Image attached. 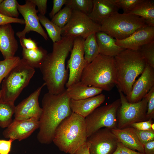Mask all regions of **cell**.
Returning <instances> with one entry per match:
<instances>
[{"instance_id":"36","label":"cell","mask_w":154,"mask_h":154,"mask_svg":"<svg viewBox=\"0 0 154 154\" xmlns=\"http://www.w3.org/2000/svg\"><path fill=\"white\" fill-rule=\"evenodd\" d=\"M134 129L138 138L143 145L149 141L154 140V131Z\"/></svg>"},{"instance_id":"23","label":"cell","mask_w":154,"mask_h":154,"mask_svg":"<svg viewBox=\"0 0 154 154\" xmlns=\"http://www.w3.org/2000/svg\"><path fill=\"white\" fill-rule=\"evenodd\" d=\"M103 90L93 86L85 85L80 81L66 89L67 96L70 99L78 100L92 97L102 93Z\"/></svg>"},{"instance_id":"3","label":"cell","mask_w":154,"mask_h":154,"mask_svg":"<svg viewBox=\"0 0 154 154\" xmlns=\"http://www.w3.org/2000/svg\"><path fill=\"white\" fill-rule=\"evenodd\" d=\"M87 138L85 118L72 112L58 126L52 142L60 151L74 154Z\"/></svg>"},{"instance_id":"16","label":"cell","mask_w":154,"mask_h":154,"mask_svg":"<svg viewBox=\"0 0 154 154\" xmlns=\"http://www.w3.org/2000/svg\"><path fill=\"white\" fill-rule=\"evenodd\" d=\"M154 86V68L147 64L141 76L135 81L129 94L125 96L131 103L138 102Z\"/></svg>"},{"instance_id":"26","label":"cell","mask_w":154,"mask_h":154,"mask_svg":"<svg viewBox=\"0 0 154 154\" xmlns=\"http://www.w3.org/2000/svg\"><path fill=\"white\" fill-rule=\"evenodd\" d=\"M84 57L88 63L93 61L100 54L96 37V33L91 34L84 40Z\"/></svg>"},{"instance_id":"41","label":"cell","mask_w":154,"mask_h":154,"mask_svg":"<svg viewBox=\"0 0 154 154\" xmlns=\"http://www.w3.org/2000/svg\"><path fill=\"white\" fill-rule=\"evenodd\" d=\"M67 0H53V6L52 9L49 14L51 19L61 10L62 6L65 5Z\"/></svg>"},{"instance_id":"44","label":"cell","mask_w":154,"mask_h":154,"mask_svg":"<svg viewBox=\"0 0 154 154\" xmlns=\"http://www.w3.org/2000/svg\"><path fill=\"white\" fill-rule=\"evenodd\" d=\"M143 146L144 154H154V140L146 143Z\"/></svg>"},{"instance_id":"4","label":"cell","mask_w":154,"mask_h":154,"mask_svg":"<svg viewBox=\"0 0 154 154\" xmlns=\"http://www.w3.org/2000/svg\"><path fill=\"white\" fill-rule=\"evenodd\" d=\"M80 82L89 86L111 90L117 83L114 57L100 53L84 68Z\"/></svg>"},{"instance_id":"37","label":"cell","mask_w":154,"mask_h":154,"mask_svg":"<svg viewBox=\"0 0 154 154\" xmlns=\"http://www.w3.org/2000/svg\"><path fill=\"white\" fill-rule=\"evenodd\" d=\"M153 123L152 119L133 123L130 127H132L135 129L141 131H153L151 127V124Z\"/></svg>"},{"instance_id":"29","label":"cell","mask_w":154,"mask_h":154,"mask_svg":"<svg viewBox=\"0 0 154 154\" xmlns=\"http://www.w3.org/2000/svg\"><path fill=\"white\" fill-rule=\"evenodd\" d=\"M65 5L72 10L80 11L88 15L92 9L93 0H67Z\"/></svg>"},{"instance_id":"6","label":"cell","mask_w":154,"mask_h":154,"mask_svg":"<svg viewBox=\"0 0 154 154\" xmlns=\"http://www.w3.org/2000/svg\"><path fill=\"white\" fill-rule=\"evenodd\" d=\"M35 72V68L23 58L21 59L2 82L0 101L14 103L23 89L29 84Z\"/></svg>"},{"instance_id":"9","label":"cell","mask_w":154,"mask_h":154,"mask_svg":"<svg viewBox=\"0 0 154 154\" xmlns=\"http://www.w3.org/2000/svg\"><path fill=\"white\" fill-rule=\"evenodd\" d=\"M120 104L117 112V128L130 127L132 123L147 120L146 113L147 101L145 97L135 103L129 102L124 94L118 91Z\"/></svg>"},{"instance_id":"10","label":"cell","mask_w":154,"mask_h":154,"mask_svg":"<svg viewBox=\"0 0 154 154\" xmlns=\"http://www.w3.org/2000/svg\"><path fill=\"white\" fill-rule=\"evenodd\" d=\"M100 25L85 14L72 10L68 23L61 29L62 37H80L85 39L91 34L100 31Z\"/></svg>"},{"instance_id":"17","label":"cell","mask_w":154,"mask_h":154,"mask_svg":"<svg viewBox=\"0 0 154 154\" xmlns=\"http://www.w3.org/2000/svg\"><path fill=\"white\" fill-rule=\"evenodd\" d=\"M154 41V27L149 25L137 29L128 37L116 40V44L124 49L138 50L141 46Z\"/></svg>"},{"instance_id":"40","label":"cell","mask_w":154,"mask_h":154,"mask_svg":"<svg viewBox=\"0 0 154 154\" xmlns=\"http://www.w3.org/2000/svg\"><path fill=\"white\" fill-rule=\"evenodd\" d=\"M112 154H144L137 152L126 147L121 143L118 142L117 148Z\"/></svg>"},{"instance_id":"15","label":"cell","mask_w":154,"mask_h":154,"mask_svg":"<svg viewBox=\"0 0 154 154\" xmlns=\"http://www.w3.org/2000/svg\"><path fill=\"white\" fill-rule=\"evenodd\" d=\"M39 127V119L36 117L21 120L15 119L3 135L6 138L20 141L29 137Z\"/></svg>"},{"instance_id":"28","label":"cell","mask_w":154,"mask_h":154,"mask_svg":"<svg viewBox=\"0 0 154 154\" xmlns=\"http://www.w3.org/2000/svg\"><path fill=\"white\" fill-rule=\"evenodd\" d=\"M15 107L14 103L0 101V127L7 128L12 123Z\"/></svg>"},{"instance_id":"27","label":"cell","mask_w":154,"mask_h":154,"mask_svg":"<svg viewBox=\"0 0 154 154\" xmlns=\"http://www.w3.org/2000/svg\"><path fill=\"white\" fill-rule=\"evenodd\" d=\"M38 16L40 23L45 28L53 43L60 40L62 37V29L50 20L45 15L39 14Z\"/></svg>"},{"instance_id":"25","label":"cell","mask_w":154,"mask_h":154,"mask_svg":"<svg viewBox=\"0 0 154 154\" xmlns=\"http://www.w3.org/2000/svg\"><path fill=\"white\" fill-rule=\"evenodd\" d=\"M48 52L41 46L35 49L23 48V59L30 66L40 68L48 54Z\"/></svg>"},{"instance_id":"38","label":"cell","mask_w":154,"mask_h":154,"mask_svg":"<svg viewBox=\"0 0 154 154\" xmlns=\"http://www.w3.org/2000/svg\"><path fill=\"white\" fill-rule=\"evenodd\" d=\"M12 23H19L21 25L25 24L23 19L10 17L0 13V26Z\"/></svg>"},{"instance_id":"19","label":"cell","mask_w":154,"mask_h":154,"mask_svg":"<svg viewBox=\"0 0 154 154\" xmlns=\"http://www.w3.org/2000/svg\"><path fill=\"white\" fill-rule=\"evenodd\" d=\"M14 34L11 24L0 26V51L4 59L15 56L18 49Z\"/></svg>"},{"instance_id":"30","label":"cell","mask_w":154,"mask_h":154,"mask_svg":"<svg viewBox=\"0 0 154 154\" xmlns=\"http://www.w3.org/2000/svg\"><path fill=\"white\" fill-rule=\"evenodd\" d=\"M16 0H4L0 4V13L13 18H18L19 13Z\"/></svg>"},{"instance_id":"47","label":"cell","mask_w":154,"mask_h":154,"mask_svg":"<svg viewBox=\"0 0 154 154\" xmlns=\"http://www.w3.org/2000/svg\"><path fill=\"white\" fill-rule=\"evenodd\" d=\"M1 90H0V99L1 97Z\"/></svg>"},{"instance_id":"39","label":"cell","mask_w":154,"mask_h":154,"mask_svg":"<svg viewBox=\"0 0 154 154\" xmlns=\"http://www.w3.org/2000/svg\"><path fill=\"white\" fill-rule=\"evenodd\" d=\"M19 41L23 48L28 49H35L38 47L37 43L31 38L26 37L19 38Z\"/></svg>"},{"instance_id":"13","label":"cell","mask_w":154,"mask_h":154,"mask_svg":"<svg viewBox=\"0 0 154 154\" xmlns=\"http://www.w3.org/2000/svg\"><path fill=\"white\" fill-rule=\"evenodd\" d=\"M36 6L31 0L26 1L23 5L17 4L19 12L23 16L25 22V27L23 30L16 33V36L19 38L25 37L26 35L31 31L36 32L41 35L46 40L48 39L47 34L41 25L36 9Z\"/></svg>"},{"instance_id":"11","label":"cell","mask_w":154,"mask_h":154,"mask_svg":"<svg viewBox=\"0 0 154 154\" xmlns=\"http://www.w3.org/2000/svg\"><path fill=\"white\" fill-rule=\"evenodd\" d=\"M84 40L80 37H75L74 39L70 56L67 65V69L69 71L65 85L67 88L80 81L83 71L88 64L84 57Z\"/></svg>"},{"instance_id":"8","label":"cell","mask_w":154,"mask_h":154,"mask_svg":"<svg viewBox=\"0 0 154 154\" xmlns=\"http://www.w3.org/2000/svg\"><path fill=\"white\" fill-rule=\"evenodd\" d=\"M120 104V99H118L98 107L85 118L87 137L102 128H117V112Z\"/></svg>"},{"instance_id":"43","label":"cell","mask_w":154,"mask_h":154,"mask_svg":"<svg viewBox=\"0 0 154 154\" xmlns=\"http://www.w3.org/2000/svg\"><path fill=\"white\" fill-rule=\"evenodd\" d=\"M37 6L38 8V11L39 14L43 15H45L47 11V0H31Z\"/></svg>"},{"instance_id":"1","label":"cell","mask_w":154,"mask_h":154,"mask_svg":"<svg viewBox=\"0 0 154 154\" xmlns=\"http://www.w3.org/2000/svg\"><path fill=\"white\" fill-rule=\"evenodd\" d=\"M74 37H62L53 43L52 52L48 53L39 68L48 92L57 94L64 92L68 78L66 60L71 52Z\"/></svg>"},{"instance_id":"33","label":"cell","mask_w":154,"mask_h":154,"mask_svg":"<svg viewBox=\"0 0 154 154\" xmlns=\"http://www.w3.org/2000/svg\"><path fill=\"white\" fill-rule=\"evenodd\" d=\"M138 50L147 64L154 68V41L141 46Z\"/></svg>"},{"instance_id":"46","label":"cell","mask_w":154,"mask_h":154,"mask_svg":"<svg viewBox=\"0 0 154 154\" xmlns=\"http://www.w3.org/2000/svg\"><path fill=\"white\" fill-rule=\"evenodd\" d=\"M151 127L152 130L154 131V123H153L151 124Z\"/></svg>"},{"instance_id":"18","label":"cell","mask_w":154,"mask_h":154,"mask_svg":"<svg viewBox=\"0 0 154 154\" xmlns=\"http://www.w3.org/2000/svg\"><path fill=\"white\" fill-rule=\"evenodd\" d=\"M92 11L88 15L94 22L101 25L106 19L118 12L115 0H93Z\"/></svg>"},{"instance_id":"31","label":"cell","mask_w":154,"mask_h":154,"mask_svg":"<svg viewBox=\"0 0 154 154\" xmlns=\"http://www.w3.org/2000/svg\"><path fill=\"white\" fill-rule=\"evenodd\" d=\"M21 59L18 56L0 60V88L4 79L11 70L19 62Z\"/></svg>"},{"instance_id":"34","label":"cell","mask_w":154,"mask_h":154,"mask_svg":"<svg viewBox=\"0 0 154 154\" xmlns=\"http://www.w3.org/2000/svg\"><path fill=\"white\" fill-rule=\"evenodd\" d=\"M143 0H115L118 8L123 10V13H129Z\"/></svg>"},{"instance_id":"42","label":"cell","mask_w":154,"mask_h":154,"mask_svg":"<svg viewBox=\"0 0 154 154\" xmlns=\"http://www.w3.org/2000/svg\"><path fill=\"white\" fill-rule=\"evenodd\" d=\"M14 140L12 139L8 140H0V154H9L11 151L12 143Z\"/></svg>"},{"instance_id":"35","label":"cell","mask_w":154,"mask_h":154,"mask_svg":"<svg viewBox=\"0 0 154 154\" xmlns=\"http://www.w3.org/2000/svg\"><path fill=\"white\" fill-rule=\"evenodd\" d=\"M144 97L147 101L146 117L147 120L152 119L154 117V86L151 88Z\"/></svg>"},{"instance_id":"2","label":"cell","mask_w":154,"mask_h":154,"mask_svg":"<svg viewBox=\"0 0 154 154\" xmlns=\"http://www.w3.org/2000/svg\"><path fill=\"white\" fill-rule=\"evenodd\" d=\"M70 99L66 90L59 94L48 92L44 95L42 101V112L39 119V131L37 136L40 143H51L58 126L72 114Z\"/></svg>"},{"instance_id":"7","label":"cell","mask_w":154,"mask_h":154,"mask_svg":"<svg viewBox=\"0 0 154 154\" xmlns=\"http://www.w3.org/2000/svg\"><path fill=\"white\" fill-rule=\"evenodd\" d=\"M147 25L144 20L138 16L117 12L103 22L100 31L119 40L128 37L137 29Z\"/></svg>"},{"instance_id":"14","label":"cell","mask_w":154,"mask_h":154,"mask_svg":"<svg viewBox=\"0 0 154 154\" xmlns=\"http://www.w3.org/2000/svg\"><path fill=\"white\" fill-rule=\"evenodd\" d=\"M45 86L46 84L44 83L16 106L14 114L15 119L24 120L35 117L39 119L42 109L39 106L38 98L42 88Z\"/></svg>"},{"instance_id":"45","label":"cell","mask_w":154,"mask_h":154,"mask_svg":"<svg viewBox=\"0 0 154 154\" xmlns=\"http://www.w3.org/2000/svg\"><path fill=\"white\" fill-rule=\"evenodd\" d=\"M89 143L86 142L80 147L74 154H90Z\"/></svg>"},{"instance_id":"32","label":"cell","mask_w":154,"mask_h":154,"mask_svg":"<svg viewBox=\"0 0 154 154\" xmlns=\"http://www.w3.org/2000/svg\"><path fill=\"white\" fill-rule=\"evenodd\" d=\"M72 11L69 7L65 6L53 17L51 21L62 29L69 21Z\"/></svg>"},{"instance_id":"24","label":"cell","mask_w":154,"mask_h":154,"mask_svg":"<svg viewBox=\"0 0 154 154\" xmlns=\"http://www.w3.org/2000/svg\"><path fill=\"white\" fill-rule=\"evenodd\" d=\"M129 13L143 18L148 25L154 27V1L143 0Z\"/></svg>"},{"instance_id":"21","label":"cell","mask_w":154,"mask_h":154,"mask_svg":"<svg viewBox=\"0 0 154 154\" xmlns=\"http://www.w3.org/2000/svg\"><path fill=\"white\" fill-rule=\"evenodd\" d=\"M111 131L119 142L130 149L144 153L143 145L138 138L134 128L129 127L121 129H113Z\"/></svg>"},{"instance_id":"48","label":"cell","mask_w":154,"mask_h":154,"mask_svg":"<svg viewBox=\"0 0 154 154\" xmlns=\"http://www.w3.org/2000/svg\"><path fill=\"white\" fill-rule=\"evenodd\" d=\"M3 1V0H0V4Z\"/></svg>"},{"instance_id":"5","label":"cell","mask_w":154,"mask_h":154,"mask_svg":"<svg viewBox=\"0 0 154 154\" xmlns=\"http://www.w3.org/2000/svg\"><path fill=\"white\" fill-rule=\"evenodd\" d=\"M118 91L125 96L131 91L136 78L143 71L147 64L138 50L124 49L114 57Z\"/></svg>"},{"instance_id":"20","label":"cell","mask_w":154,"mask_h":154,"mask_svg":"<svg viewBox=\"0 0 154 154\" xmlns=\"http://www.w3.org/2000/svg\"><path fill=\"white\" fill-rule=\"evenodd\" d=\"M105 99V95L101 93L84 99L76 100L70 99V105L72 112L85 118L99 107Z\"/></svg>"},{"instance_id":"22","label":"cell","mask_w":154,"mask_h":154,"mask_svg":"<svg viewBox=\"0 0 154 154\" xmlns=\"http://www.w3.org/2000/svg\"><path fill=\"white\" fill-rule=\"evenodd\" d=\"M96 37L100 54L114 57L125 49L116 44V39L104 32L96 33Z\"/></svg>"},{"instance_id":"12","label":"cell","mask_w":154,"mask_h":154,"mask_svg":"<svg viewBox=\"0 0 154 154\" xmlns=\"http://www.w3.org/2000/svg\"><path fill=\"white\" fill-rule=\"evenodd\" d=\"M90 154H112L119 142L111 129L103 128L87 137Z\"/></svg>"}]
</instances>
